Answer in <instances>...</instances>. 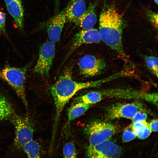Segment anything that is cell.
I'll return each instance as SVG.
<instances>
[{"label":"cell","instance_id":"obj_1","mask_svg":"<svg viewBox=\"0 0 158 158\" xmlns=\"http://www.w3.org/2000/svg\"><path fill=\"white\" fill-rule=\"evenodd\" d=\"M106 81V78L85 82L75 81L72 78L70 70L66 69L64 71L50 88L55 109L52 133V141L54 140L56 134L61 113L70 99L81 90L98 86Z\"/></svg>","mask_w":158,"mask_h":158},{"label":"cell","instance_id":"obj_2","mask_svg":"<svg viewBox=\"0 0 158 158\" xmlns=\"http://www.w3.org/2000/svg\"><path fill=\"white\" fill-rule=\"evenodd\" d=\"M122 30L121 16L115 8L111 7L104 10L99 20V32L101 40L126 61L128 59L123 46Z\"/></svg>","mask_w":158,"mask_h":158},{"label":"cell","instance_id":"obj_3","mask_svg":"<svg viewBox=\"0 0 158 158\" xmlns=\"http://www.w3.org/2000/svg\"><path fill=\"white\" fill-rule=\"evenodd\" d=\"M32 64V62H29L21 68L12 67L7 64L0 70V78L13 89L27 109L28 105L25 91V81L27 73Z\"/></svg>","mask_w":158,"mask_h":158},{"label":"cell","instance_id":"obj_4","mask_svg":"<svg viewBox=\"0 0 158 158\" xmlns=\"http://www.w3.org/2000/svg\"><path fill=\"white\" fill-rule=\"evenodd\" d=\"M9 119L15 128L14 146L18 149L22 148L24 145L33 139L34 123L28 115L22 116L15 113Z\"/></svg>","mask_w":158,"mask_h":158},{"label":"cell","instance_id":"obj_5","mask_svg":"<svg viewBox=\"0 0 158 158\" xmlns=\"http://www.w3.org/2000/svg\"><path fill=\"white\" fill-rule=\"evenodd\" d=\"M84 131L88 138L89 145L93 146L110 140L116 133L117 128L111 123L97 120L87 125Z\"/></svg>","mask_w":158,"mask_h":158},{"label":"cell","instance_id":"obj_6","mask_svg":"<svg viewBox=\"0 0 158 158\" xmlns=\"http://www.w3.org/2000/svg\"><path fill=\"white\" fill-rule=\"evenodd\" d=\"M54 43L47 41L40 47L39 56L33 70V73L41 76H48L52 66L55 56Z\"/></svg>","mask_w":158,"mask_h":158},{"label":"cell","instance_id":"obj_7","mask_svg":"<svg viewBox=\"0 0 158 158\" xmlns=\"http://www.w3.org/2000/svg\"><path fill=\"white\" fill-rule=\"evenodd\" d=\"M87 158H116L121 152L120 147L109 140L93 146L88 145Z\"/></svg>","mask_w":158,"mask_h":158},{"label":"cell","instance_id":"obj_8","mask_svg":"<svg viewBox=\"0 0 158 158\" xmlns=\"http://www.w3.org/2000/svg\"><path fill=\"white\" fill-rule=\"evenodd\" d=\"M66 20L63 9L42 24L40 28L45 30L50 41L55 43L60 39Z\"/></svg>","mask_w":158,"mask_h":158},{"label":"cell","instance_id":"obj_9","mask_svg":"<svg viewBox=\"0 0 158 158\" xmlns=\"http://www.w3.org/2000/svg\"><path fill=\"white\" fill-rule=\"evenodd\" d=\"M78 66L80 74L86 77H91L101 74L105 69L104 60L90 55H86L79 60Z\"/></svg>","mask_w":158,"mask_h":158},{"label":"cell","instance_id":"obj_10","mask_svg":"<svg viewBox=\"0 0 158 158\" xmlns=\"http://www.w3.org/2000/svg\"><path fill=\"white\" fill-rule=\"evenodd\" d=\"M142 109L141 105L137 103L115 104L107 108L106 117L109 120L125 118L132 120L136 113Z\"/></svg>","mask_w":158,"mask_h":158},{"label":"cell","instance_id":"obj_11","mask_svg":"<svg viewBox=\"0 0 158 158\" xmlns=\"http://www.w3.org/2000/svg\"><path fill=\"white\" fill-rule=\"evenodd\" d=\"M101 41L99 31L95 29L82 30L74 36L71 46L65 58V61L77 48L85 44L97 43Z\"/></svg>","mask_w":158,"mask_h":158},{"label":"cell","instance_id":"obj_12","mask_svg":"<svg viewBox=\"0 0 158 158\" xmlns=\"http://www.w3.org/2000/svg\"><path fill=\"white\" fill-rule=\"evenodd\" d=\"M97 3L95 2L90 4L83 14L74 22L76 25L84 30L92 29L97 21V17L95 12Z\"/></svg>","mask_w":158,"mask_h":158},{"label":"cell","instance_id":"obj_13","mask_svg":"<svg viewBox=\"0 0 158 158\" xmlns=\"http://www.w3.org/2000/svg\"><path fill=\"white\" fill-rule=\"evenodd\" d=\"M86 9L85 0H70L64 9L66 20L74 23Z\"/></svg>","mask_w":158,"mask_h":158},{"label":"cell","instance_id":"obj_14","mask_svg":"<svg viewBox=\"0 0 158 158\" xmlns=\"http://www.w3.org/2000/svg\"><path fill=\"white\" fill-rule=\"evenodd\" d=\"M8 12L13 19L17 28L21 31L24 29V9L21 0H13L6 4Z\"/></svg>","mask_w":158,"mask_h":158},{"label":"cell","instance_id":"obj_15","mask_svg":"<svg viewBox=\"0 0 158 158\" xmlns=\"http://www.w3.org/2000/svg\"><path fill=\"white\" fill-rule=\"evenodd\" d=\"M15 113L6 97L0 92V121L9 119Z\"/></svg>","mask_w":158,"mask_h":158},{"label":"cell","instance_id":"obj_16","mask_svg":"<svg viewBox=\"0 0 158 158\" xmlns=\"http://www.w3.org/2000/svg\"><path fill=\"white\" fill-rule=\"evenodd\" d=\"M90 108V106L82 102H78L69 108L68 113V123L80 117Z\"/></svg>","mask_w":158,"mask_h":158},{"label":"cell","instance_id":"obj_17","mask_svg":"<svg viewBox=\"0 0 158 158\" xmlns=\"http://www.w3.org/2000/svg\"><path fill=\"white\" fill-rule=\"evenodd\" d=\"M132 126L136 137L141 139H146L152 132L146 121L132 123Z\"/></svg>","mask_w":158,"mask_h":158},{"label":"cell","instance_id":"obj_18","mask_svg":"<svg viewBox=\"0 0 158 158\" xmlns=\"http://www.w3.org/2000/svg\"><path fill=\"white\" fill-rule=\"evenodd\" d=\"M22 148L28 158H41L40 145L37 141L32 140L24 145Z\"/></svg>","mask_w":158,"mask_h":158},{"label":"cell","instance_id":"obj_19","mask_svg":"<svg viewBox=\"0 0 158 158\" xmlns=\"http://www.w3.org/2000/svg\"><path fill=\"white\" fill-rule=\"evenodd\" d=\"M101 91H92L77 98L78 102H82L90 106L103 100Z\"/></svg>","mask_w":158,"mask_h":158},{"label":"cell","instance_id":"obj_20","mask_svg":"<svg viewBox=\"0 0 158 158\" xmlns=\"http://www.w3.org/2000/svg\"><path fill=\"white\" fill-rule=\"evenodd\" d=\"M145 63L147 68L157 77L158 76V59L157 57L153 56H146Z\"/></svg>","mask_w":158,"mask_h":158},{"label":"cell","instance_id":"obj_21","mask_svg":"<svg viewBox=\"0 0 158 158\" xmlns=\"http://www.w3.org/2000/svg\"><path fill=\"white\" fill-rule=\"evenodd\" d=\"M63 152L64 158H77L75 146L72 142H68L63 146Z\"/></svg>","mask_w":158,"mask_h":158},{"label":"cell","instance_id":"obj_22","mask_svg":"<svg viewBox=\"0 0 158 158\" xmlns=\"http://www.w3.org/2000/svg\"><path fill=\"white\" fill-rule=\"evenodd\" d=\"M136 137V135L131 125L125 130L122 135V139L123 142H126L132 140Z\"/></svg>","mask_w":158,"mask_h":158},{"label":"cell","instance_id":"obj_23","mask_svg":"<svg viewBox=\"0 0 158 158\" xmlns=\"http://www.w3.org/2000/svg\"><path fill=\"white\" fill-rule=\"evenodd\" d=\"M147 117V114L142 109L140 110L136 113L132 119V123L146 121Z\"/></svg>","mask_w":158,"mask_h":158},{"label":"cell","instance_id":"obj_24","mask_svg":"<svg viewBox=\"0 0 158 158\" xmlns=\"http://www.w3.org/2000/svg\"><path fill=\"white\" fill-rule=\"evenodd\" d=\"M6 14L2 11H0V35H2L6 36L5 28Z\"/></svg>","mask_w":158,"mask_h":158},{"label":"cell","instance_id":"obj_25","mask_svg":"<svg viewBox=\"0 0 158 158\" xmlns=\"http://www.w3.org/2000/svg\"><path fill=\"white\" fill-rule=\"evenodd\" d=\"M149 18L154 26L157 28L158 26V14L156 13L149 12L148 13Z\"/></svg>","mask_w":158,"mask_h":158},{"label":"cell","instance_id":"obj_26","mask_svg":"<svg viewBox=\"0 0 158 158\" xmlns=\"http://www.w3.org/2000/svg\"><path fill=\"white\" fill-rule=\"evenodd\" d=\"M158 122L157 119H154L148 123L149 127L152 132H157L158 131Z\"/></svg>","mask_w":158,"mask_h":158},{"label":"cell","instance_id":"obj_27","mask_svg":"<svg viewBox=\"0 0 158 158\" xmlns=\"http://www.w3.org/2000/svg\"><path fill=\"white\" fill-rule=\"evenodd\" d=\"M13 0H4V1L6 5L10 3Z\"/></svg>","mask_w":158,"mask_h":158},{"label":"cell","instance_id":"obj_28","mask_svg":"<svg viewBox=\"0 0 158 158\" xmlns=\"http://www.w3.org/2000/svg\"><path fill=\"white\" fill-rule=\"evenodd\" d=\"M154 2L155 3L157 4V5L158 4V0H154Z\"/></svg>","mask_w":158,"mask_h":158}]
</instances>
